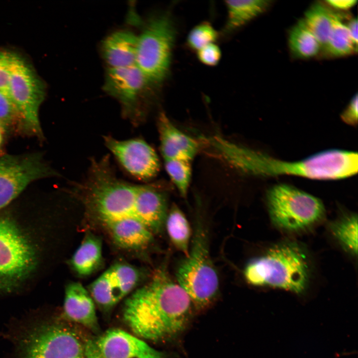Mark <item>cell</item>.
<instances>
[{"mask_svg":"<svg viewBox=\"0 0 358 358\" xmlns=\"http://www.w3.org/2000/svg\"><path fill=\"white\" fill-rule=\"evenodd\" d=\"M57 219L44 207L0 209V295L20 293L48 274L57 247Z\"/></svg>","mask_w":358,"mask_h":358,"instance_id":"obj_1","label":"cell"},{"mask_svg":"<svg viewBox=\"0 0 358 358\" xmlns=\"http://www.w3.org/2000/svg\"><path fill=\"white\" fill-rule=\"evenodd\" d=\"M73 192L101 221L134 219L153 233L160 232L165 226L167 195L162 186L135 184L120 179L108 156L91 159L87 175L74 183Z\"/></svg>","mask_w":358,"mask_h":358,"instance_id":"obj_2","label":"cell"},{"mask_svg":"<svg viewBox=\"0 0 358 358\" xmlns=\"http://www.w3.org/2000/svg\"><path fill=\"white\" fill-rule=\"evenodd\" d=\"M192 304L164 268L125 300L123 319L136 336L153 342L174 340L185 329Z\"/></svg>","mask_w":358,"mask_h":358,"instance_id":"obj_3","label":"cell"},{"mask_svg":"<svg viewBox=\"0 0 358 358\" xmlns=\"http://www.w3.org/2000/svg\"><path fill=\"white\" fill-rule=\"evenodd\" d=\"M214 155L240 172L259 177L289 175L313 179L335 180L353 176L358 172L357 152L330 149L305 159L287 162L274 158L235 143L220 135L211 140Z\"/></svg>","mask_w":358,"mask_h":358,"instance_id":"obj_4","label":"cell"},{"mask_svg":"<svg viewBox=\"0 0 358 358\" xmlns=\"http://www.w3.org/2000/svg\"><path fill=\"white\" fill-rule=\"evenodd\" d=\"M305 251L298 244L287 242L274 245L252 259L244 275L256 286H268L301 293L309 282V266Z\"/></svg>","mask_w":358,"mask_h":358,"instance_id":"obj_5","label":"cell"},{"mask_svg":"<svg viewBox=\"0 0 358 358\" xmlns=\"http://www.w3.org/2000/svg\"><path fill=\"white\" fill-rule=\"evenodd\" d=\"M209 233L205 220L197 214L188 256L176 272L179 284L197 310L210 305L218 295L219 280L210 254Z\"/></svg>","mask_w":358,"mask_h":358,"instance_id":"obj_6","label":"cell"},{"mask_svg":"<svg viewBox=\"0 0 358 358\" xmlns=\"http://www.w3.org/2000/svg\"><path fill=\"white\" fill-rule=\"evenodd\" d=\"M176 31L167 14L152 18L138 36L135 65L148 83L160 84L170 68Z\"/></svg>","mask_w":358,"mask_h":358,"instance_id":"obj_7","label":"cell"},{"mask_svg":"<svg viewBox=\"0 0 358 358\" xmlns=\"http://www.w3.org/2000/svg\"><path fill=\"white\" fill-rule=\"evenodd\" d=\"M266 197L271 221L284 230L304 229L319 221L325 214L320 199L289 184H275L267 191Z\"/></svg>","mask_w":358,"mask_h":358,"instance_id":"obj_8","label":"cell"},{"mask_svg":"<svg viewBox=\"0 0 358 358\" xmlns=\"http://www.w3.org/2000/svg\"><path fill=\"white\" fill-rule=\"evenodd\" d=\"M43 82L28 63L12 54L8 95L25 127L37 135L42 133L39 110L45 96Z\"/></svg>","mask_w":358,"mask_h":358,"instance_id":"obj_9","label":"cell"},{"mask_svg":"<svg viewBox=\"0 0 358 358\" xmlns=\"http://www.w3.org/2000/svg\"><path fill=\"white\" fill-rule=\"evenodd\" d=\"M22 343L23 358H84V344L70 329L55 322L35 326Z\"/></svg>","mask_w":358,"mask_h":358,"instance_id":"obj_10","label":"cell"},{"mask_svg":"<svg viewBox=\"0 0 358 358\" xmlns=\"http://www.w3.org/2000/svg\"><path fill=\"white\" fill-rule=\"evenodd\" d=\"M57 173L40 154L0 157V209L11 203L32 182Z\"/></svg>","mask_w":358,"mask_h":358,"instance_id":"obj_11","label":"cell"},{"mask_svg":"<svg viewBox=\"0 0 358 358\" xmlns=\"http://www.w3.org/2000/svg\"><path fill=\"white\" fill-rule=\"evenodd\" d=\"M148 83L136 65L108 68L103 90L121 104L123 115L135 126L146 119V111L141 103L142 90Z\"/></svg>","mask_w":358,"mask_h":358,"instance_id":"obj_12","label":"cell"},{"mask_svg":"<svg viewBox=\"0 0 358 358\" xmlns=\"http://www.w3.org/2000/svg\"><path fill=\"white\" fill-rule=\"evenodd\" d=\"M163 352L123 330L108 329L84 344V358H166Z\"/></svg>","mask_w":358,"mask_h":358,"instance_id":"obj_13","label":"cell"},{"mask_svg":"<svg viewBox=\"0 0 358 358\" xmlns=\"http://www.w3.org/2000/svg\"><path fill=\"white\" fill-rule=\"evenodd\" d=\"M104 144L124 169L135 178L148 181L158 174L160 163L154 148L140 138L117 140L103 136Z\"/></svg>","mask_w":358,"mask_h":358,"instance_id":"obj_14","label":"cell"},{"mask_svg":"<svg viewBox=\"0 0 358 358\" xmlns=\"http://www.w3.org/2000/svg\"><path fill=\"white\" fill-rule=\"evenodd\" d=\"M139 277L134 267L123 263L115 264L90 284V293L99 307L108 310L130 293Z\"/></svg>","mask_w":358,"mask_h":358,"instance_id":"obj_15","label":"cell"},{"mask_svg":"<svg viewBox=\"0 0 358 358\" xmlns=\"http://www.w3.org/2000/svg\"><path fill=\"white\" fill-rule=\"evenodd\" d=\"M160 149L164 160L179 159L189 161L200 149L199 141L180 131L164 112L157 120Z\"/></svg>","mask_w":358,"mask_h":358,"instance_id":"obj_16","label":"cell"},{"mask_svg":"<svg viewBox=\"0 0 358 358\" xmlns=\"http://www.w3.org/2000/svg\"><path fill=\"white\" fill-rule=\"evenodd\" d=\"M63 308L68 319L93 332H98L99 326L94 300L80 283L71 282L66 286Z\"/></svg>","mask_w":358,"mask_h":358,"instance_id":"obj_17","label":"cell"},{"mask_svg":"<svg viewBox=\"0 0 358 358\" xmlns=\"http://www.w3.org/2000/svg\"><path fill=\"white\" fill-rule=\"evenodd\" d=\"M137 43L138 36L129 30L115 31L106 37L101 48L108 68L135 65Z\"/></svg>","mask_w":358,"mask_h":358,"instance_id":"obj_18","label":"cell"},{"mask_svg":"<svg viewBox=\"0 0 358 358\" xmlns=\"http://www.w3.org/2000/svg\"><path fill=\"white\" fill-rule=\"evenodd\" d=\"M101 221L114 242L123 248L142 249L147 248L153 241L151 231L137 220L118 219Z\"/></svg>","mask_w":358,"mask_h":358,"instance_id":"obj_19","label":"cell"},{"mask_svg":"<svg viewBox=\"0 0 358 358\" xmlns=\"http://www.w3.org/2000/svg\"><path fill=\"white\" fill-rule=\"evenodd\" d=\"M102 262L100 240L93 235H88L73 254L70 264L77 274L85 276L97 270Z\"/></svg>","mask_w":358,"mask_h":358,"instance_id":"obj_20","label":"cell"},{"mask_svg":"<svg viewBox=\"0 0 358 358\" xmlns=\"http://www.w3.org/2000/svg\"><path fill=\"white\" fill-rule=\"evenodd\" d=\"M271 2L269 0H226L225 32H233L254 19L265 12Z\"/></svg>","mask_w":358,"mask_h":358,"instance_id":"obj_21","label":"cell"},{"mask_svg":"<svg viewBox=\"0 0 358 358\" xmlns=\"http://www.w3.org/2000/svg\"><path fill=\"white\" fill-rule=\"evenodd\" d=\"M165 225L172 244L185 257L188 256L191 230L185 215L177 205L171 207Z\"/></svg>","mask_w":358,"mask_h":358,"instance_id":"obj_22","label":"cell"},{"mask_svg":"<svg viewBox=\"0 0 358 358\" xmlns=\"http://www.w3.org/2000/svg\"><path fill=\"white\" fill-rule=\"evenodd\" d=\"M335 13L325 3L312 4L302 18L305 24L324 48L330 35Z\"/></svg>","mask_w":358,"mask_h":358,"instance_id":"obj_23","label":"cell"},{"mask_svg":"<svg viewBox=\"0 0 358 358\" xmlns=\"http://www.w3.org/2000/svg\"><path fill=\"white\" fill-rule=\"evenodd\" d=\"M290 51L295 57L309 59L317 56L321 46L305 24L303 19L299 20L290 29L288 38Z\"/></svg>","mask_w":358,"mask_h":358,"instance_id":"obj_24","label":"cell"},{"mask_svg":"<svg viewBox=\"0 0 358 358\" xmlns=\"http://www.w3.org/2000/svg\"><path fill=\"white\" fill-rule=\"evenodd\" d=\"M323 49L330 56L337 57L348 56L358 51L346 25L337 14L335 13L331 32Z\"/></svg>","mask_w":358,"mask_h":358,"instance_id":"obj_25","label":"cell"},{"mask_svg":"<svg viewBox=\"0 0 358 358\" xmlns=\"http://www.w3.org/2000/svg\"><path fill=\"white\" fill-rule=\"evenodd\" d=\"M334 235L347 250L353 254L358 253V217L348 215L334 223L332 226Z\"/></svg>","mask_w":358,"mask_h":358,"instance_id":"obj_26","label":"cell"},{"mask_svg":"<svg viewBox=\"0 0 358 358\" xmlns=\"http://www.w3.org/2000/svg\"><path fill=\"white\" fill-rule=\"evenodd\" d=\"M166 172L180 195L186 197L191 178V162L183 160H164Z\"/></svg>","mask_w":358,"mask_h":358,"instance_id":"obj_27","label":"cell"},{"mask_svg":"<svg viewBox=\"0 0 358 358\" xmlns=\"http://www.w3.org/2000/svg\"><path fill=\"white\" fill-rule=\"evenodd\" d=\"M218 37V32L209 22H202L191 29L187 35L186 43L191 49L198 51L213 43Z\"/></svg>","mask_w":358,"mask_h":358,"instance_id":"obj_28","label":"cell"},{"mask_svg":"<svg viewBox=\"0 0 358 358\" xmlns=\"http://www.w3.org/2000/svg\"><path fill=\"white\" fill-rule=\"evenodd\" d=\"M20 121L19 114L8 95L0 91V124L4 128Z\"/></svg>","mask_w":358,"mask_h":358,"instance_id":"obj_29","label":"cell"},{"mask_svg":"<svg viewBox=\"0 0 358 358\" xmlns=\"http://www.w3.org/2000/svg\"><path fill=\"white\" fill-rule=\"evenodd\" d=\"M199 61L208 66H215L218 64L221 57V51L218 45L209 44L197 51Z\"/></svg>","mask_w":358,"mask_h":358,"instance_id":"obj_30","label":"cell"},{"mask_svg":"<svg viewBox=\"0 0 358 358\" xmlns=\"http://www.w3.org/2000/svg\"><path fill=\"white\" fill-rule=\"evenodd\" d=\"M12 54L11 53L0 50V91L7 95Z\"/></svg>","mask_w":358,"mask_h":358,"instance_id":"obj_31","label":"cell"},{"mask_svg":"<svg viewBox=\"0 0 358 358\" xmlns=\"http://www.w3.org/2000/svg\"><path fill=\"white\" fill-rule=\"evenodd\" d=\"M358 93H356L341 114L342 120L346 123L352 126L357 125L358 123Z\"/></svg>","mask_w":358,"mask_h":358,"instance_id":"obj_32","label":"cell"},{"mask_svg":"<svg viewBox=\"0 0 358 358\" xmlns=\"http://www.w3.org/2000/svg\"><path fill=\"white\" fill-rule=\"evenodd\" d=\"M324 3L329 7L340 10H347L354 6L357 2L356 0H327Z\"/></svg>","mask_w":358,"mask_h":358,"instance_id":"obj_33","label":"cell"},{"mask_svg":"<svg viewBox=\"0 0 358 358\" xmlns=\"http://www.w3.org/2000/svg\"><path fill=\"white\" fill-rule=\"evenodd\" d=\"M350 35L354 45L358 48V19L357 17L351 19L347 24H346Z\"/></svg>","mask_w":358,"mask_h":358,"instance_id":"obj_34","label":"cell"},{"mask_svg":"<svg viewBox=\"0 0 358 358\" xmlns=\"http://www.w3.org/2000/svg\"><path fill=\"white\" fill-rule=\"evenodd\" d=\"M4 128L0 124V153L1 152L2 145L3 143V134Z\"/></svg>","mask_w":358,"mask_h":358,"instance_id":"obj_35","label":"cell"}]
</instances>
